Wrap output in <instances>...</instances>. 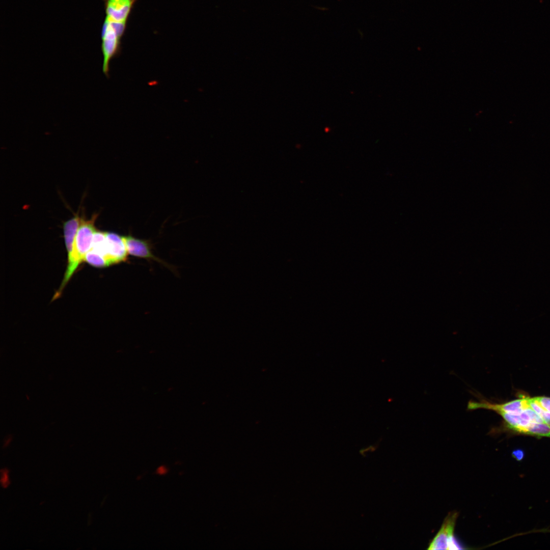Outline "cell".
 I'll use <instances>...</instances> for the list:
<instances>
[{
    "mask_svg": "<svg viewBox=\"0 0 550 550\" xmlns=\"http://www.w3.org/2000/svg\"><path fill=\"white\" fill-rule=\"evenodd\" d=\"M96 217L97 215H94L91 219H81L75 236L72 253L68 258V265L64 279L61 287L54 296V298L59 296L79 265L84 261L86 254L91 250L94 234L96 230L94 227Z\"/></svg>",
    "mask_w": 550,
    "mask_h": 550,
    "instance_id": "6da1fadb",
    "label": "cell"
},
{
    "mask_svg": "<svg viewBox=\"0 0 550 550\" xmlns=\"http://www.w3.org/2000/svg\"><path fill=\"white\" fill-rule=\"evenodd\" d=\"M122 37L115 28L104 19L101 31V48L103 55L102 71L107 77L109 76L111 61L120 53Z\"/></svg>",
    "mask_w": 550,
    "mask_h": 550,
    "instance_id": "7a4b0ae2",
    "label": "cell"
},
{
    "mask_svg": "<svg viewBox=\"0 0 550 550\" xmlns=\"http://www.w3.org/2000/svg\"><path fill=\"white\" fill-rule=\"evenodd\" d=\"M458 513L449 512L442 526L429 545L428 549H459L461 545L454 536V529Z\"/></svg>",
    "mask_w": 550,
    "mask_h": 550,
    "instance_id": "3957f363",
    "label": "cell"
},
{
    "mask_svg": "<svg viewBox=\"0 0 550 550\" xmlns=\"http://www.w3.org/2000/svg\"><path fill=\"white\" fill-rule=\"evenodd\" d=\"M105 234L109 265L126 261L128 253L123 236L110 232H105Z\"/></svg>",
    "mask_w": 550,
    "mask_h": 550,
    "instance_id": "277c9868",
    "label": "cell"
},
{
    "mask_svg": "<svg viewBox=\"0 0 550 550\" xmlns=\"http://www.w3.org/2000/svg\"><path fill=\"white\" fill-rule=\"evenodd\" d=\"M136 0H103L105 18L118 22H126Z\"/></svg>",
    "mask_w": 550,
    "mask_h": 550,
    "instance_id": "5b68a950",
    "label": "cell"
},
{
    "mask_svg": "<svg viewBox=\"0 0 550 550\" xmlns=\"http://www.w3.org/2000/svg\"><path fill=\"white\" fill-rule=\"evenodd\" d=\"M123 237L129 254L136 257L153 260L162 264L164 263L153 254L149 241L136 238L130 233Z\"/></svg>",
    "mask_w": 550,
    "mask_h": 550,
    "instance_id": "8992f818",
    "label": "cell"
},
{
    "mask_svg": "<svg viewBox=\"0 0 550 550\" xmlns=\"http://www.w3.org/2000/svg\"><path fill=\"white\" fill-rule=\"evenodd\" d=\"M81 219L77 215L68 220L64 224V234L68 258L72 253L75 236Z\"/></svg>",
    "mask_w": 550,
    "mask_h": 550,
    "instance_id": "52a82bcc",
    "label": "cell"
},
{
    "mask_svg": "<svg viewBox=\"0 0 550 550\" xmlns=\"http://www.w3.org/2000/svg\"><path fill=\"white\" fill-rule=\"evenodd\" d=\"M515 431L535 436L550 437V426L544 422H532L518 428Z\"/></svg>",
    "mask_w": 550,
    "mask_h": 550,
    "instance_id": "ba28073f",
    "label": "cell"
},
{
    "mask_svg": "<svg viewBox=\"0 0 550 550\" xmlns=\"http://www.w3.org/2000/svg\"><path fill=\"white\" fill-rule=\"evenodd\" d=\"M91 250L103 257L108 264L107 260V252L105 232L97 230L95 231Z\"/></svg>",
    "mask_w": 550,
    "mask_h": 550,
    "instance_id": "9c48e42d",
    "label": "cell"
},
{
    "mask_svg": "<svg viewBox=\"0 0 550 550\" xmlns=\"http://www.w3.org/2000/svg\"><path fill=\"white\" fill-rule=\"evenodd\" d=\"M527 400L530 407L538 415L545 423L550 426V411L545 409L535 397L527 399Z\"/></svg>",
    "mask_w": 550,
    "mask_h": 550,
    "instance_id": "30bf717a",
    "label": "cell"
},
{
    "mask_svg": "<svg viewBox=\"0 0 550 550\" xmlns=\"http://www.w3.org/2000/svg\"><path fill=\"white\" fill-rule=\"evenodd\" d=\"M84 261L96 267H105L109 266L103 257L92 250H90L86 254Z\"/></svg>",
    "mask_w": 550,
    "mask_h": 550,
    "instance_id": "8fae6325",
    "label": "cell"
},
{
    "mask_svg": "<svg viewBox=\"0 0 550 550\" xmlns=\"http://www.w3.org/2000/svg\"><path fill=\"white\" fill-rule=\"evenodd\" d=\"M535 398L545 409L550 411V398L546 397Z\"/></svg>",
    "mask_w": 550,
    "mask_h": 550,
    "instance_id": "7c38bea8",
    "label": "cell"
},
{
    "mask_svg": "<svg viewBox=\"0 0 550 550\" xmlns=\"http://www.w3.org/2000/svg\"><path fill=\"white\" fill-rule=\"evenodd\" d=\"M1 483L3 487H7L9 484L8 471L7 469L1 470Z\"/></svg>",
    "mask_w": 550,
    "mask_h": 550,
    "instance_id": "4fadbf2b",
    "label": "cell"
},
{
    "mask_svg": "<svg viewBox=\"0 0 550 550\" xmlns=\"http://www.w3.org/2000/svg\"><path fill=\"white\" fill-rule=\"evenodd\" d=\"M513 455L517 460H521L524 456V453L521 450H517L513 452Z\"/></svg>",
    "mask_w": 550,
    "mask_h": 550,
    "instance_id": "5bb4252c",
    "label": "cell"
},
{
    "mask_svg": "<svg viewBox=\"0 0 550 550\" xmlns=\"http://www.w3.org/2000/svg\"><path fill=\"white\" fill-rule=\"evenodd\" d=\"M166 472V469L163 467H160L158 469V473L160 474H163Z\"/></svg>",
    "mask_w": 550,
    "mask_h": 550,
    "instance_id": "9a60e30c",
    "label": "cell"
},
{
    "mask_svg": "<svg viewBox=\"0 0 550 550\" xmlns=\"http://www.w3.org/2000/svg\"><path fill=\"white\" fill-rule=\"evenodd\" d=\"M317 9L318 10L322 11H327V10H328V8L325 7H323V6H322V7H319V6L317 7Z\"/></svg>",
    "mask_w": 550,
    "mask_h": 550,
    "instance_id": "2e32d148",
    "label": "cell"
},
{
    "mask_svg": "<svg viewBox=\"0 0 550 550\" xmlns=\"http://www.w3.org/2000/svg\"><path fill=\"white\" fill-rule=\"evenodd\" d=\"M358 31L359 34L360 35V36H361V37H362H362H364V33H363V32L362 31H361V30H360V29H359V30H358Z\"/></svg>",
    "mask_w": 550,
    "mask_h": 550,
    "instance_id": "e0dca14e",
    "label": "cell"
}]
</instances>
